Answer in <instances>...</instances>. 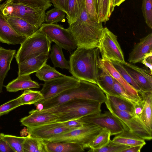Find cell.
Returning <instances> with one entry per match:
<instances>
[{
	"instance_id": "cell-1",
	"label": "cell",
	"mask_w": 152,
	"mask_h": 152,
	"mask_svg": "<svg viewBox=\"0 0 152 152\" xmlns=\"http://www.w3.org/2000/svg\"><path fill=\"white\" fill-rule=\"evenodd\" d=\"M99 53L98 48L77 47L69 57V72L78 79L96 84L101 58Z\"/></svg>"
},
{
	"instance_id": "cell-3",
	"label": "cell",
	"mask_w": 152,
	"mask_h": 152,
	"mask_svg": "<svg viewBox=\"0 0 152 152\" xmlns=\"http://www.w3.org/2000/svg\"><path fill=\"white\" fill-rule=\"evenodd\" d=\"M69 26L67 29L73 35L77 47H98L104 28L102 23L90 19L85 7L77 20Z\"/></svg>"
},
{
	"instance_id": "cell-12",
	"label": "cell",
	"mask_w": 152,
	"mask_h": 152,
	"mask_svg": "<svg viewBox=\"0 0 152 152\" xmlns=\"http://www.w3.org/2000/svg\"><path fill=\"white\" fill-rule=\"evenodd\" d=\"M80 119L84 123H89L109 131L111 135H116L124 130L121 122L109 111L104 113L84 117Z\"/></svg>"
},
{
	"instance_id": "cell-15",
	"label": "cell",
	"mask_w": 152,
	"mask_h": 152,
	"mask_svg": "<svg viewBox=\"0 0 152 152\" xmlns=\"http://www.w3.org/2000/svg\"><path fill=\"white\" fill-rule=\"evenodd\" d=\"M30 115L21 118L20 121L22 125L27 127L37 126L43 124L57 122L58 113L39 111L33 110L29 112Z\"/></svg>"
},
{
	"instance_id": "cell-11",
	"label": "cell",
	"mask_w": 152,
	"mask_h": 152,
	"mask_svg": "<svg viewBox=\"0 0 152 152\" xmlns=\"http://www.w3.org/2000/svg\"><path fill=\"white\" fill-rule=\"evenodd\" d=\"M80 80L73 76H64L45 81L40 92L45 100L56 96L69 89L78 86Z\"/></svg>"
},
{
	"instance_id": "cell-47",
	"label": "cell",
	"mask_w": 152,
	"mask_h": 152,
	"mask_svg": "<svg viewBox=\"0 0 152 152\" xmlns=\"http://www.w3.org/2000/svg\"><path fill=\"white\" fill-rule=\"evenodd\" d=\"M149 69L150 71L152 72V54L145 57L141 62Z\"/></svg>"
},
{
	"instance_id": "cell-26",
	"label": "cell",
	"mask_w": 152,
	"mask_h": 152,
	"mask_svg": "<svg viewBox=\"0 0 152 152\" xmlns=\"http://www.w3.org/2000/svg\"><path fill=\"white\" fill-rule=\"evenodd\" d=\"M115 135L112 140L113 142L129 147L144 146L146 144L144 139L129 131L124 130Z\"/></svg>"
},
{
	"instance_id": "cell-17",
	"label": "cell",
	"mask_w": 152,
	"mask_h": 152,
	"mask_svg": "<svg viewBox=\"0 0 152 152\" xmlns=\"http://www.w3.org/2000/svg\"><path fill=\"white\" fill-rule=\"evenodd\" d=\"M27 38L14 30L0 9V41L8 45L20 44Z\"/></svg>"
},
{
	"instance_id": "cell-20",
	"label": "cell",
	"mask_w": 152,
	"mask_h": 152,
	"mask_svg": "<svg viewBox=\"0 0 152 152\" xmlns=\"http://www.w3.org/2000/svg\"><path fill=\"white\" fill-rule=\"evenodd\" d=\"M100 64L123 87L128 94L140 101L141 100L138 92L121 75L115 68L111 61L101 58Z\"/></svg>"
},
{
	"instance_id": "cell-31",
	"label": "cell",
	"mask_w": 152,
	"mask_h": 152,
	"mask_svg": "<svg viewBox=\"0 0 152 152\" xmlns=\"http://www.w3.org/2000/svg\"><path fill=\"white\" fill-rule=\"evenodd\" d=\"M36 73V77L40 80L44 82L62 77L65 75L46 63Z\"/></svg>"
},
{
	"instance_id": "cell-33",
	"label": "cell",
	"mask_w": 152,
	"mask_h": 152,
	"mask_svg": "<svg viewBox=\"0 0 152 152\" xmlns=\"http://www.w3.org/2000/svg\"><path fill=\"white\" fill-rule=\"evenodd\" d=\"M111 136L109 131L102 129L99 134L89 144L88 148H90L91 150L102 148L109 143L110 140Z\"/></svg>"
},
{
	"instance_id": "cell-2",
	"label": "cell",
	"mask_w": 152,
	"mask_h": 152,
	"mask_svg": "<svg viewBox=\"0 0 152 152\" xmlns=\"http://www.w3.org/2000/svg\"><path fill=\"white\" fill-rule=\"evenodd\" d=\"M77 99L93 100L102 104L105 101L106 96L96 84L80 80L78 86L67 90L34 104L36 107V110L41 111Z\"/></svg>"
},
{
	"instance_id": "cell-42",
	"label": "cell",
	"mask_w": 152,
	"mask_h": 152,
	"mask_svg": "<svg viewBox=\"0 0 152 152\" xmlns=\"http://www.w3.org/2000/svg\"><path fill=\"white\" fill-rule=\"evenodd\" d=\"M21 105L18 98L6 102L0 105V116L8 113Z\"/></svg>"
},
{
	"instance_id": "cell-14",
	"label": "cell",
	"mask_w": 152,
	"mask_h": 152,
	"mask_svg": "<svg viewBox=\"0 0 152 152\" xmlns=\"http://www.w3.org/2000/svg\"><path fill=\"white\" fill-rule=\"evenodd\" d=\"M140 90L152 91V73L142 68L126 62L121 64Z\"/></svg>"
},
{
	"instance_id": "cell-50",
	"label": "cell",
	"mask_w": 152,
	"mask_h": 152,
	"mask_svg": "<svg viewBox=\"0 0 152 152\" xmlns=\"http://www.w3.org/2000/svg\"><path fill=\"white\" fill-rule=\"evenodd\" d=\"M126 0H113V8L114 9L115 6H119L124 1Z\"/></svg>"
},
{
	"instance_id": "cell-5",
	"label": "cell",
	"mask_w": 152,
	"mask_h": 152,
	"mask_svg": "<svg viewBox=\"0 0 152 152\" xmlns=\"http://www.w3.org/2000/svg\"><path fill=\"white\" fill-rule=\"evenodd\" d=\"M0 9L4 16L20 18L39 29L45 22V11L11 0H6Z\"/></svg>"
},
{
	"instance_id": "cell-18",
	"label": "cell",
	"mask_w": 152,
	"mask_h": 152,
	"mask_svg": "<svg viewBox=\"0 0 152 152\" xmlns=\"http://www.w3.org/2000/svg\"><path fill=\"white\" fill-rule=\"evenodd\" d=\"M49 55L47 54H41L19 64L18 76L30 75L36 72L46 63L49 57Z\"/></svg>"
},
{
	"instance_id": "cell-10",
	"label": "cell",
	"mask_w": 152,
	"mask_h": 152,
	"mask_svg": "<svg viewBox=\"0 0 152 152\" xmlns=\"http://www.w3.org/2000/svg\"><path fill=\"white\" fill-rule=\"evenodd\" d=\"M98 49L102 59L124 64V55L117 40V36L107 27L104 28Z\"/></svg>"
},
{
	"instance_id": "cell-36",
	"label": "cell",
	"mask_w": 152,
	"mask_h": 152,
	"mask_svg": "<svg viewBox=\"0 0 152 152\" xmlns=\"http://www.w3.org/2000/svg\"><path fill=\"white\" fill-rule=\"evenodd\" d=\"M66 13L63 11L54 7L45 13V22L48 24H57L59 22H64Z\"/></svg>"
},
{
	"instance_id": "cell-45",
	"label": "cell",
	"mask_w": 152,
	"mask_h": 152,
	"mask_svg": "<svg viewBox=\"0 0 152 152\" xmlns=\"http://www.w3.org/2000/svg\"><path fill=\"white\" fill-rule=\"evenodd\" d=\"M55 7L60 9L66 14L69 0H50Z\"/></svg>"
},
{
	"instance_id": "cell-8",
	"label": "cell",
	"mask_w": 152,
	"mask_h": 152,
	"mask_svg": "<svg viewBox=\"0 0 152 152\" xmlns=\"http://www.w3.org/2000/svg\"><path fill=\"white\" fill-rule=\"evenodd\" d=\"M101 129L100 127L92 124L85 123L80 128L70 130L52 138L47 141L73 142L80 144L84 148H88L89 144Z\"/></svg>"
},
{
	"instance_id": "cell-6",
	"label": "cell",
	"mask_w": 152,
	"mask_h": 152,
	"mask_svg": "<svg viewBox=\"0 0 152 152\" xmlns=\"http://www.w3.org/2000/svg\"><path fill=\"white\" fill-rule=\"evenodd\" d=\"M51 42L39 29L20 44L15 56L17 64L41 54H49Z\"/></svg>"
},
{
	"instance_id": "cell-35",
	"label": "cell",
	"mask_w": 152,
	"mask_h": 152,
	"mask_svg": "<svg viewBox=\"0 0 152 152\" xmlns=\"http://www.w3.org/2000/svg\"><path fill=\"white\" fill-rule=\"evenodd\" d=\"M0 137L7 142L14 152H23V145L26 137H18L1 133Z\"/></svg>"
},
{
	"instance_id": "cell-24",
	"label": "cell",
	"mask_w": 152,
	"mask_h": 152,
	"mask_svg": "<svg viewBox=\"0 0 152 152\" xmlns=\"http://www.w3.org/2000/svg\"><path fill=\"white\" fill-rule=\"evenodd\" d=\"M101 72L99 74L96 84L106 95L119 97L113 88L115 79L100 64Z\"/></svg>"
},
{
	"instance_id": "cell-39",
	"label": "cell",
	"mask_w": 152,
	"mask_h": 152,
	"mask_svg": "<svg viewBox=\"0 0 152 152\" xmlns=\"http://www.w3.org/2000/svg\"><path fill=\"white\" fill-rule=\"evenodd\" d=\"M113 66L123 78L138 92L140 90V88L126 71L122 64L118 62L111 61Z\"/></svg>"
},
{
	"instance_id": "cell-43",
	"label": "cell",
	"mask_w": 152,
	"mask_h": 152,
	"mask_svg": "<svg viewBox=\"0 0 152 152\" xmlns=\"http://www.w3.org/2000/svg\"><path fill=\"white\" fill-rule=\"evenodd\" d=\"M85 6L90 19L98 23H100L96 11L94 0H85Z\"/></svg>"
},
{
	"instance_id": "cell-37",
	"label": "cell",
	"mask_w": 152,
	"mask_h": 152,
	"mask_svg": "<svg viewBox=\"0 0 152 152\" xmlns=\"http://www.w3.org/2000/svg\"><path fill=\"white\" fill-rule=\"evenodd\" d=\"M15 3L25 4L46 11L52 4L50 0H11Z\"/></svg>"
},
{
	"instance_id": "cell-32",
	"label": "cell",
	"mask_w": 152,
	"mask_h": 152,
	"mask_svg": "<svg viewBox=\"0 0 152 152\" xmlns=\"http://www.w3.org/2000/svg\"><path fill=\"white\" fill-rule=\"evenodd\" d=\"M17 98L22 105L34 104L44 99L43 96L40 91L30 89L24 90L23 94Z\"/></svg>"
},
{
	"instance_id": "cell-34",
	"label": "cell",
	"mask_w": 152,
	"mask_h": 152,
	"mask_svg": "<svg viewBox=\"0 0 152 152\" xmlns=\"http://www.w3.org/2000/svg\"><path fill=\"white\" fill-rule=\"evenodd\" d=\"M110 101L119 110L134 114V104L121 97L106 95Z\"/></svg>"
},
{
	"instance_id": "cell-7",
	"label": "cell",
	"mask_w": 152,
	"mask_h": 152,
	"mask_svg": "<svg viewBox=\"0 0 152 152\" xmlns=\"http://www.w3.org/2000/svg\"><path fill=\"white\" fill-rule=\"evenodd\" d=\"M104 103L109 111L121 122L125 131L132 132L145 140H151L152 133L149 131L139 117L119 110L107 96Z\"/></svg>"
},
{
	"instance_id": "cell-49",
	"label": "cell",
	"mask_w": 152,
	"mask_h": 152,
	"mask_svg": "<svg viewBox=\"0 0 152 152\" xmlns=\"http://www.w3.org/2000/svg\"><path fill=\"white\" fill-rule=\"evenodd\" d=\"M141 101L138 104H135L134 109L135 115L138 116L140 118L142 112V107L141 103Z\"/></svg>"
},
{
	"instance_id": "cell-30",
	"label": "cell",
	"mask_w": 152,
	"mask_h": 152,
	"mask_svg": "<svg viewBox=\"0 0 152 152\" xmlns=\"http://www.w3.org/2000/svg\"><path fill=\"white\" fill-rule=\"evenodd\" d=\"M96 11L99 22L109 20L112 12L110 0H94Z\"/></svg>"
},
{
	"instance_id": "cell-22",
	"label": "cell",
	"mask_w": 152,
	"mask_h": 152,
	"mask_svg": "<svg viewBox=\"0 0 152 152\" xmlns=\"http://www.w3.org/2000/svg\"><path fill=\"white\" fill-rule=\"evenodd\" d=\"M15 53V50L0 47V95L2 92L4 79L10 69L11 63Z\"/></svg>"
},
{
	"instance_id": "cell-48",
	"label": "cell",
	"mask_w": 152,
	"mask_h": 152,
	"mask_svg": "<svg viewBox=\"0 0 152 152\" xmlns=\"http://www.w3.org/2000/svg\"><path fill=\"white\" fill-rule=\"evenodd\" d=\"M144 146L138 145L129 147L122 151V152H140Z\"/></svg>"
},
{
	"instance_id": "cell-27",
	"label": "cell",
	"mask_w": 152,
	"mask_h": 152,
	"mask_svg": "<svg viewBox=\"0 0 152 152\" xmlns=\"http://www.w3.org/2000/svg\"><path fill=\"white\" fill-rule=\"evenodd\" d=\"M85 7V0H69L66 18L69 25L77 20Z\"/></svg>"
},
{
	"instance_id": "cell-23",
	"label": "cell",
	"mask_w": 152,
	"mask_h": 152,
	"mask_svg": "<svg viewBox=\"0 0 152 152\" xmlns=\"http://www.w3.org/2000/svg\"><path fill=\"white\" fill-rule=\"evenodd\" d=\"M9 92H16L20 90L40 88L39 85L31 80L30 75L18 76L16 79L5 86Z\"/></svg>"
},
{
	"instance_id": "cell-13",
	"label": "cell",
	"mask_w": 152,
	"mask_h": 152,
	"mask_svg": "<svg viewBox=\"0 0 152 152\" xmlns=\"http://www.w3.org/2000/svg\"><path fill=\"white\" fill-rule=\"evenodd\" d=\"M72 130L65 127L61 122H56L31 127L27 130L31 137L41 139L45 141Z\"/></svg>"
},
{
	"instance_id": "cell-44",
	"label": "cell",
	"mask_w": 152,
	"mask_h": 152,
	"mask_svg": "<svg viewBox=\"0 0 152 152\" xmlns=\"http://www.w3.org/2000/svg\"><path fill=\"white\" fill-rule=\"evenodd\" d=\"M61 122L64 126L71 130L80 128L82 127L85 123L80 119L72 120Z\"/></svg>"
},
{
	"instance_id": "cell-41",
	"label": "cell",
	"mask_w": 152,
	"mask_h": 152,
	"mask_svg": "<svg viewBox=\"0 0 152 152\" xmlns=\"http://www.w3.org/2000/svg\"><path fill=\"white\" fill-rule=\"evenodd\" d=\"M113 88L115 91L120 97L136 104H138L141 100H138L128 94L123 87L115 79L114 81Z\"/></svg>"
},
{
	"instance_id": "cell-52",
	"label": "cell",
	"mask_w": 152,
	"mask_h": 152,
	"mask_svg": "<svg viewBox=\"0 0 152 152\" xmlns=\"http://www.w3.org/2000/svg\"><path fill=\"white\" fill-rule=\"evenodd\" d=\"M2 0H0V3L1 2V1Z\"/></svg>"
},
{
	"instance_id": "cell-46",
	"label": "cell",
	"mask_w": 152,
	"mask_h": 152,
	"mask_svg": "<svg viewBox=\"0 0 152 152\" xmlns=\"http://www.w3.org/2000/svg\"><path fill=\"white\" fill-rule=\"evenodd\" d=\"M14 152L8 144L0 137V152Z\"/></svg>"
},
{
	"instance_id": "cell-19",
	"label": "cell",
	"mask_w": 152,
	"mask_h": 152,
	"mask_svg": "<svg viewBox=\"0 0 152 152\" xmlns=\"http://www.w3.org/2000/svg\"><path fill=\"white\" fill-rule=\"evenodd\" d=\"M140 94L142 112L140 119L149 131L152 132V91L138 92Z\"/></svg>"
},
{
	"instance_id": "cell-9",
	"label": "cell",
	"mask_w": 152,
	"mask_h": 152,
	"mask_svg": "<svg viewBox=\"0 0 152 152\" xmlns=\"http://www.w3.org/2000/svg\"><path fill=\"white\" fill-rule=\"evenodd\" d=\"M39 29L51 42L69 53L77 48L73 35L67 28H65L62 26L44 23Z\"/></svg>"
},
{
	"instance_id": "cell-28",
	"label": "cell",
	"mask_w": 152,
	"mask_h": 152,
	"mask_svg": "<svg viewBox=\"0 0 152 152\" xmlns=\"http://www.w3.org/2000/svg\"><path fill=\"white\" fill-rule=\"evenodd\" d=\"M23 149V152H48L45 141L29 134L24 142Z\"/></svg>"
},
{
	"instance_id": "cell-21",
	"label": "cell",
	"mask_w": 152,
	"mask_h": 152,
	"mask_svg": "<svg viewBox=\"0 0 152 152\" xmlns=\"http://www.w3.org/2000/svg\"><path fill=\"white\" fill-rule=\"evenodd\" d=\"M4 17L17 33L27 38L32 35L39 29L20 18L15 16Z\"/></svg>"
},
{
	"instance_id": "cell-4",
	"label": "cell",
	"mask_w": 152,
	"mask_h": 152,
	"mask_svg": "<svg viewBox=\"0 0 152 152\" xmlns=\"http://www.w3.org/2000/svg\"><path fill=\"white\" fill-rule=\"evenodd\" d=\"M101 104L93 100L77 99L41 111L59 113L57 122H63L100 113Z\"/></svg>"
},
{
	"instance_id": "cell-16",
	"label": "cell",
	"mask_w": 152,
	"mask_h": 152,
	"mask_svg": "<svg viewBox=\"0 0 152 152\" xmlns=\"http://www.w3.org/2000/svg\"><path fill=\"white\" fill-rule=\"evenodd\" d=\"M152 54V33L140 39L129 54L128 61L131 64L141 62L147 56Z\"/></svg>"
},
{
	"instance_id": "cell-40",
	"label": "cell",
	"mask_w": 152,
	"mask_h": 152,
	"mask_svg": "<svg viewBox=\"0 0 152 152\" xmlns=\"http://www.w3.org/2000/svg\"><path fill=\"white\" fill-rule=\"evenodd\" d=\"M142 10L145 21L148 26L152 28V0H143Z\"/></svg>"
},
{
	"instance_id": "cell-51",
	"label": "cell",
	"mask_w": 152,
	"mask_h": 152,
	"mask_svg": "<svg viewBox=\"0 0 152 152\" xmlns=\"http://www.w3.org/2000/svg\"><path fill=\"white\" fill-rule=\"evenodd\" d=\"M110 1L111 5V12H112L114 10V9L113 8V0H110Z\"/></svg>"
},
{
	"instance_id": "cell-38",
	"label": "cell",
	"mask_w": 152,
	"mask_h": 152,
	"mask_svg": "<svg viewBox=\"0 0 152 152\" xmlns=\"http://www.w3.org/2000/svg\"><path fill=\"white\" fill-rule=\"evenodd\" d=\"M129 146L118 143L110 140L106 145L101 148L95 149H90L88 151L91 152H122Z\"/></svg>"
},
{
	"instance_id": "cell-29",
	"label": "cell",
	"mask_w": 152,
	"mask_h": 152,
	"mask_svg": "<svg viewBox=\"0 0 152 152\" xmlns=\"http://www.w3.org/2000/svg\"><path fill=\"white\" fill-rule=\"evenodd\" d=\"M50 50V57L54 67L69 70V61L65 59L62 48L55 44L52 46Z\"/></svg>"
},
{
	"instance_id": "cell-25",
	"label": "cell",
	"mask_w": 152,
	"mask_h": 152,
	"mask_svg": "<svg viewBox=\"0 0 152 152\" xmlns=\"http://www.w3.org/2000/svg\"><path fill=\"white\" fill-rule=\"evenodd\" d=\"M48 152H81L85 151L81 145L73 142H46Z\"/></svg>"
}]
</instances>
